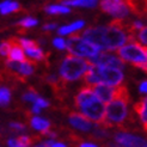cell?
Here are the masks:
<instances>
[{
    "label": "cell",
    "mask_w": 147,
    "mask_h": 147,
    "mask_svg": "<svg viewBox=\"0 0 147 147\" xmlns=\"http://www.w3.org/2000/svg\"><path fill=\"white\" fill-rule=\"evenodd\" d=\"M127 26L123 19H114L108 26H92L79 36L93 43L100 50H116L128 40Z\"/></svg>",
    "instance_id": "6da1fadb"
},
{
    "label": "cell",
    "mask_w": 147,
    "mask_h": 147,
    "mask_svg": "<svg viewBox=\"0 0 147 147\" xmlns=\"http://www.w3.org/2000/svg\"><path fill=\"white\" fill-rule=\"evenodd\" d=\"M76 107H78L82 113L96 123L102 124L105 119V103H103L98 97L94 96L90 85L83 87L76 96Z\"/></svg>",
    "instance_id": "7a4b0ae2"
},
{
    "label": "cell",
    "mask_w": 147,
    "mask_h": 147,
    "mask_svg": "<svg viewBox=\"0 0 147 147\" xmlns=\"http://www.w3.org/2000/svg\"><path fill=\"white\" fill-rule=\"evenodd\" d=\"M130 100L129 93L126 86H117L116 97L108 103L105 107V119L100 126L104 128H109L121 124L127 117L128 114V103Z\"/></svg>",
    "instance_id": "3957f363"
},
{
    "label": "cell",
    "mask_w": 147,
    "mask_h": 147,
    "mask_svg": "<svg viewBox=\"0 0 147 147\" xmlns=\"http://www.w3.org/2000/svg\"><path fill=\"white\" fill-rule=\"evenodd\" d=\"M84 80L87 85L105 84L109 86H117L123 82V73L119 68L92 65L84 73Z\"/></svg>",
    "instance_id": "277c9868"
},
{
    "label": "cell",
    "mask_w": 147,
    "mask_h": 147,
    "mask_svg": "<svg viewBox=\"0 0 147 147\" xmlns=\"http://www.w3.org/2000/svg\"><path fill=\"white\" fill-rule=\"evenodd\" d=\"M91 66L89 61L76 55H68L65 57L60 67V78L65 82H74L82 78L84 73Z\"/></svg>",
    "instance_id": "5b68a950"
},
{
    "label": "cell",
    "mask_w": 147,
    "mask_h": 147,
    "mask_svg": "<svg viewBox=\"0 0 147 147\" xmlns=\"http://www.w3.org/2000/svg\"><path fill=\"white\" fill-rule=\"evenodd\" d=\"M117 53L123 61H128L142 71L147 69V50L146 46L134 41H129L128 45H123L117 48Z\"/></svg>",
    "instance_id": "8992f818"
},
{
    "label": "cell",
    "mask_w": 147,
    "mask_h": 147,
    "mask_svg": "<svg viewBox=\"0 0 147 147\" xmlns=\"http://www.w3.org/2000/svg\"><path fill=\"white\" fill-rule=\"evenodd\" d=\"M66 49L72 55H76L79 57H89V59L97 55L100 51V48L94 46L93 43L84 40L83 37H80L78 34L72 35L68 38V41L66 42Z\"/></svg>",
    "instance_id": "52a82bcc"
},
{
    "label": "cell",
    "mask_w": 147,
    "mask_h": 147,
    "mask_svg": "<svg viewBox=\"0 0 147 147\" xmlns=\"http://www.w3.org/2000/svg\"><path fill=\"white\" fill-rule=\"evenodd\" d=\"M100 10L115 19H124L130 13V9L126 0H100Z\"/></svg>",
    "instance_id": "ba28073f"
},
{
    "label": "cell",
    "mask_w": 147,
    "mask_h": 147,
    "mask_svg": "<svg viewBox=\"0 0 147 147\" xmlns=\"http://www.w3.org/2000/svg\"><path fill=\"white\" fill-rule=\"evenodd\" d=\"M89 62L92 65H99V66H105V67H113V68H119L122 69L124 67V62L122 59L117 57L111 54L103 53L100 50L97 55H94L89 59Z\"/></svg>",
    "instance_id": "9c48e42d"
},
{
    "label": "cell",
    "mask_w": 147,
    "mask_h": 147,
    "mask_svg": "<svg viewBox=\"0 0 147 147\" xmlns=\"http://www.w3.org/2000/svg\"><path fill=\"white\" fill-rule=\"evenodd\" d=\"M119 86V85H117ZM117 86L111 87L105 84H93L90 85L92 92L94 93V96L98 97L103 103H109L110 100H113L116 97L117 93Z\"/></svg>",
    "instance_id": "30bf717a"
},
{
    "label": "cell",
    "mask_w": 147,
    "mask_h": 147,
    "mask_svg": "<svg viewBox=\"0 0 147 147\" xmlns=\"http://www.w3.org/2000/svg\"><path fill=\"white\" fill-rule=\"evenodd\" d=\"M115 140L121 147H146V140L140 136H134L128 133H119L115 135Z\"/></svg>",
    "instance_id": "8fae6325"
},
{
    "label": "cell",
    "mask_w": 147,
    "mask_h": 147,
    "mask_svg": "<svg viewBox=\"0 0 147 147\" xmlns=\"http://www.w3.org/2000/svg\"><path fill=\"white\" fill-rule=\"evenodd\" d=\"M69 123L74 128L80 130H90L92 128V122L87 119L85 115L78 114V113H71L69 114Z\"/></svg>",
    "instance_id": "7c38bea8"
},
{
    "label": "cell",
    "mask_w": 147,
    "mask_h": 147,
    "mask_svg": "<svg viewBox=\"0 0 147 147\" xmlns=\"http://www.w3.org/2000/svg\"><path fill=\"white\" fill-rule=\"evenodd\" d=\"M9 41L11 43V47H10V51H9V54H7V56H9L10 60H13V61H25L26 57L24 55L23 48L20 47L19 42H18V38L12 37Z\"/></svg>",
    "instance_id": "4fadbf2b"
},
{
    "label": "cell",
    "mask_w": 147,
    "mask_h": 147,
    "mask_svg": "<svg viewBox=\"0 0 147 147\" xmlns=\"http://www.w3.org/2000/svg\"><path fill=\"white\" fill-rule=\"evenodd\" d=\"M62 5L68 7H87V9H93L97 6V0H62Z\"/></svg>",
    "instance_id": "5bb4252c"
},
{
    "label": "cell",
    "mask_w": 147,
    "mask_h": 147,
    "mask_svg": "<svg viewBox=\"0 0 147 147\" xmlns=\"http://www.w3.org/2000/svg\"><path fill=\"white\" fill-rule=\"evenodd\" d=\"M85 25V22L84 20H77V22H73L72 24L69 25H65V26H61V28H59V35H69V34H73V32H76L78 30H80V29H83Z\"/></svg>",
    "instance_id": "9a60e30c"
},
{
    "label": "cell",
    "mask_w": 147,
    "mask_h": 147,
    "mask_svg": "<svg viewBox=\"0 0 147 147\" xmlns=\"http://www.w3.org/2000/svg\"><path fill=\"white\" fill-rule=\"evenodd\" d=\"M20 10V5L13 0H5L0 3V13L1 14H9L12 12H18Z\"/></svg>",
    "instance_id": "2e32d148"
},
{
    "label": "cell",
    "mask_w": 147,
    "mask_h": 147,
    "mask_svg": "<svg viewBox=\"0 0 147 147\" xmlns=\"http://www.w3.org/2000/svg\"><path fill=\"white\" fill-rule=\"evenodd\" d=\"M146 104H147V100L146 98H142L140 102H138L134 104V110L139 114V116H140V120L142 122V127L146 131V127H147V123H146Z\"/></svg>",
    "instance_id": "e0dca14e"
},
{
    "label": "cell",
    "mask_w": 147,
    "mask_h": 147,
    "mask_svg": "<svg viewBox=\"0 0 147 147\" xmlns=\"http://www.w3.org/2000/svg\"><path fill=\"white\" fill-rule=\"evenodd\" d=\"M45 11L49 14H67L71 12V9L66 5H48L45 7Z\"/></svg>",
    "instance_id": "ac0fdd59"
},
{
    "label": "cell",
    "mask_w": 147,
    "mask_h": 147,
    "mask_svg": "<svg viewBox=\"0 0 147 147\" xmlns=\"http://www.w3.org/2000/svg\"><path fill=\"white\" fill-rule=\"evenodd\" d=\"M30 124H31L32 128L38 129L41 131L46 130V129H49V127H50L49 121H47L45 119H40V117H32L31 121H30Z\"/></svg>",
    "instance_id": "d6986e66"
},
{
    "label": "cell",
    "mask_w": 147,
    "mask_h": 147,
    "mask_svg": "<svg viewBox=\"0 0 147 147\" xmlns=\"http://www.w3.org/2000/svg\"><path fill=\"white\" fill-rule=\"evenodd\" d=\"M25 51H26V54H28L29 57L34 59V60H36V61L45 60V54H43V51L40 49L38 46L32 47V48H29V49H25Z\"/></svg>",
    "instance_id": "ffe728a7"
},
{
    "label": "cell",
    "mask_w": 147,
    "mask_h": 147,
    "mask_svg": "<svg viewBox=\"0 0 147 147\" xmlns=\"http://www.w3.org/2000/svg\"><path fill=\"white\" fill-rule=\"evenodd\" d=\"M17 25L22 26V28H24V29H29V28H34L38 24V22L36 18H32V17H26V18H23L22 20L17 22L16 23Z\"/></svg>",
    "instance_id": "44dd1931"
},
{
    "label": "cell",
    "mask_w": 147,
    "mask_h": 147,
    "mask_svg": "<svg viewBox=\"0 0 147 147\" xmlns=\"http://www.w3.org/2000/svg\"><path fill=\"white\" fill-rule=\"evenodd\" d=\"M11 98V92L6 87H0V105L6 107L10 103Z\"/></svg>",
    "instance_id": "7402d4cb"
},
{
    "label": "cell",
    "mask_w": 147,
    "mask_h": 147,
    "mask_svg": "<svg viewBox=\"0 0 147 147\" xmlns=\"http://www.w3.org/2000/svg\"><path fill=\"white\" fill-rule=\"evenodd\" d=\"M38 138H40V136H35L34 139H30L29 136H18L16 140H17L19 147H29L34 141L38 140Z\"/></svg>",
    "instance_id": "603a6c76"
},
{
    "label": "cell",
    "mask_w": 147,
    "mask_h": 147,
    "mask_svg": "<svg viewBox=\"0 0 147 147\" xmlns=\"http://www.w3.org/2000/svg\"><path fill=\"white\" fill-rule=\"evenodd\" d=\"M18 42H19L20 47L23 48V49H29V48H32V47L38 46L37 42H35L32 40H28V38H18Z\"/></svg>",
    "instance_id": "cb8c5ba5"
},
{
    "label": "cell",
    "mask_w": 147,
    "mask_h": 147,
    "mask_svg": "<svg viewBox=\"0 0 147 147\" xmlns=\"http://www.w3.org/2000/svg\"><path fill=\"white\" fill-rule=\"evenodd\" d=\"M10 47H11L10 41H4L0 43V55L7 56V54H9V51H10Z\"/></svg>",
    "instance_id": "d4e9b609"
},
{
    "label": "cell",
    "mask_w": 147,
    "mask_h": 147,
    "mask_svg": "<svg viewBox=\"0 0 147 147\" xmlns=\"http://www.w3.org/2000/svg\"><path fill=\"white\" fill-rule=\"evenodd\" d=\"M146 35H147V29H146V26H144L139 30V34H138V38H139V41H140V43L142 46H146V42H147Z\"/></svg>",
    "instance_id": "484cf974"
},
{
    "label": "cell",
    "mask_w": 147,
    "mask_h": 147,
    "mask_svg": "<svg viewBox=\"0 0 147 147\" xmlns=\"http://www.w3.org/2000/svg\"><path fill=\"white\" fill-rule=\"evenodd\" d=\"M53 45L57 49H66V41L61 37H56L53 40Z\"/></svg>",
    "instance_id": "4316f807"
},
{
    "label": "cell",
    "mask_w": 147,
    "mask_h": 147,
    "mask_svg": "<svg viewBox=\"0 0 147 147\" xmlns=\"http://www.w3.org/2000/svg\"><path fill=\"white\" fill-rule=\"evenodd\" d=\"M37 93H36L35 90H31V91H29L28 93H25L24 96H23V99L26 100V102H35V99L37 98Z\"/></svg>",
    "instance_id": "83f0119b"
},
{
    "label": "cell",
    "mask_w": 147,
    "mask_h": 147,
    "mask_svg": "<svg viewBox=\"0 0 147 147\" xmlns=\"http://www.w3.org/2000/svg\"><path fill=\"white\" fill-rule=\"evenodd\" d=\"M35 103L37 104L40 108H48L49 107V103L46 100V99H43V98H40V97H37L35 99Z\"/></svg>",
    "instance_id": "f1b7e54d"
},
{
    "label": "cell",
    "mask_w": 147,
    "mask_h": 147,
    "mask_svg": "<svg viewBox=\"0 0 147 147\" xmlns=\"http://www.w3.org/2000/svg\"><path fill=\"white\" fill-rule=\"evenodd\" d=\"M10 127H11L13 130H24V129H25V126H24V124L16 123V122H12V123L10 124Z\"/></svg>",
    "instance_id": "f546056e"
},
{
    "label": "cell",
    "mask_w": 147,
    "mask_h": 147,
    "mask_svg": "<svg viewBox=\"0 0 147 147\" xmlns=\"http://www.w3.org/2000/svg\"><path fill=\"white\" fill-rule=\"evenodd\" d=\"M57 25L55 23H51V24H46L45 26H43V30H46V31H49V30H54V29H56Z\"/></svg>",
    "instance_id": "4dcf8cb0"
},
{
    "label": "cell",
    "mask_w": 147,
    "mask_h": 147,
    "mask_svg": "<svg viewBox=\"0 0 147 147\" xmlns=\"http://www.w3.org/2000/svg\"><path fill=\"white\" fill-rule=\"evenodd\" d=\"M53 142H54L53 140H48V141H45V142H42V144H40L37 146H35V147H49V146H51Z\"/></svg>",
    "instance_id": "1f68e13d"
},
{
    "label": "cell",
    "mask_w": 147,
    "mask_h": 147,
    "mask_svg": "<svg viewBox=\"0 0 147 147\" xmlns=\"http://www.w3.org/2000/svg\"><path fill=\"white\" fill-rule=\"evenodd\" d=\"M7 144H9L10 147H19V145H18L16 139H11V140H9V142H7Z\"/></svg>",
    "instance_id": "d6a6232c"
},
{
    "label": "cell",
    "mask_w": 147,
    "mask_h": 147,
    "mask_svg": "<svg viewBox=\"0 0 147 147\" xmlns=\"http://www.w3.org/2000/svg\"><path fill=\"white\" fill-rule=\"evenodd\" d=\"M146 89H147V83L145 80V82H142L141 85H140V92L141 93H146Z\"/></svg>",
    "instance_id": "836d02e7"
},
{
    "label": "cell",
    "mask_w": 147,
    "mask_h": 147,
    "mask_svg": "<svg viewBox=\"0 0 147 147\" xmlns=\"http://www.w3.org/2000/svg\"><path fill=\"white\" fill-rule=\"evenodd\" d=\"M41 111V108L37 105V104H36V103H35V105L32 107V110H31V113H34V114H38Z\"/></svg>",
    "instance_id": "e575fe53"
},
{
    "label": "cell",
    "mask_w": 147,
    "mask_h": 147,
    "mask_svg": "<svg viewBox=\"0 0 147 147\" xmlns=\"http://www.w3.org/2000/svg\"><path fill=\"white\" fill-rule=\"evenodd\" d=\"M51 147H66V145H63V144H61V142H53L51 144Z\"/></svg>",
    "instance_id": "d590c367"
},
{
    "label": "cell",
    "mask_w": 147,
    "mask_h": 147,
    "mask_svg": "<svg viewBox=\"0 0 147 147\" xmlns=\"http://www.w3.org/2000/svg\"><path fill=\"white\" fill-rule=\"evenodd\" d=\"M80 147H98V146L93 145V144H82V145H80Z\"/></svg>",
    "instance_id": "8d00e7d4"
},
{
    "label": "cell",
    "mask_w": 147,
    "mask_h": 147,
    "mask_svg": "<svg viewBox=\"0 0 147 147\" xmlns=\"http://www.w3.org/2000/svg\"><path fill=\"white\" fill-rule=\"evenodd\" d=\"M129 1H131V0H126V3H129Z\"/></svg>",
    "instance_id": "74e56055"
}]
</instances>
